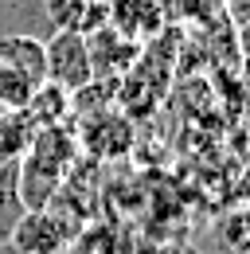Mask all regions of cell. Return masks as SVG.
Masks as SVG:
<instances>
[{
  "label": "cell",
  "mask_w": 250,
  "mask_h": 254,
  "mask_svg": "<svg viewBox=\"0 0 250 254\" xmlns=\"http://www.w3.org/2000/svg\"><path fill=\"white\" fill-rule=\"evenodd\" d=\"M223 235H227L231 251H243V247H247V215H239V211H235V215L227 219V231H223Z\"/></svg>",
  "instance_id": "cell-12"
},
{
  "label": "cell",
  "mask_w": 250,
  "mask_h": 254,
  "mask_svg": "<svg viewBox=\"0 0 250 254\" xmlns=\"http://www.w3.org/2000/svg\"><path fill=\"white\" fill-rule=\"evenodd\" d=\"M39 126L28 118V110H0V157H24Z\"/></svg>",
  "instance_id": "cell-9"
},
{
  "label": "cell",
  "mask_w": 250,
  "mask_h": 254,
  "mask_svg": "<svg viewBox=\"0 0 250 254\" xmlns=\"http://www.w3.org/2000/svg\"><path fill=\"white\" fill-rule=\"evenodd\" d=\"M184 254H199V251H191V247H188V251H184Z\"/></svg>",
  "instance_id": "cell-13"
},
{
  "label": "cell",
  "mask_w": 250,
  "mask_h": 254,
  "mask_svg": "<svg viewBox=\"0 0 250 254\" xmlns=\"http://www.w3.org/2000/svg\"><path fill=\"white\" fill-rule=\"evenodd\" d=\"M74 235H78V219L47 203V207L24 211L4 243L12 247V254H62L74 243Z\"/></svg>",
  "instance_id": "cell-2"
},
{
  "label": "cell",
  "mask_w": 250,
  "mask_h": 254,
  "mask_svg": "<svg viewBox=\"0 0 250 254\" xmlns=\"http://www.w3.org/2000/svg\"><path fill=\"white\" fill-rule=\"evenodd\" d=\"M35 86L39 82H31L28 74L0 63V110H24L31 102V94H35Z\"/></svg>",
  "instance_id": "cell-10"
},
{
  "label": "cell",
  "mask_w": 250,
  "mask_h": 254,
  "mask_svg": "<svg viewBox=\"0 0 250 254\" xmlns=\"http://www.w3.org/2000/svg\"><path fill=\"white\" fill-rule=\"evenodd\" d=\"M43 59H47V82H55L62 90H82L94 78L90 70V51H86V35L78 32H55L43 39Z\"/></svg>",
  "instance_id": "cell-3"
},
{
  "label": "cell",
  "mask_w": 250,
  "mask_h": 254,
  "mask_svg": "<svg viewBox=\"0 0 250 254\" xmlns=\"http://www.w3.org/2000/svg\"><path fill=\"white\" fill-rule=\"evenodd\" d=\"M86 4L90 0H43V12H47L51 32H78L82 28V16H86Z\"/></svg>",
  "instance_id": "cell-11"
},
{
  "label": "cell",
  "mask_w": 250,
  "mask_h": 254,
  "mask_svg": "<svg viewBox=\"0 0 250 254\" xmlns=\"http://www.w3.org/2000/svg\"><path fill=\"white\" fill-rule=\"evenodd\" d=\"M24 110H28V118L39 129L62 126L66 114H70V90H62V86H55V82H39L35 94H31V102L24 106Z\"/></svg>",
  "instance_id": "cell-8"
},
{
  "label": "cell",
  "mask_w": 250,
  "mask_h": 254,
  "mask_svg": "<svg viewBox=\"0 0 250 254\" xmlns=\"http://www.w3.org/2000/svg\"><path fill=\"white\" fill-rule=\"evenodd\" d=\"M86 51H90L94 78H122L125 70L133 66L137 51H141V43H133V39L118 35L110 24H106V28H98L94 35H86Z\"/></svg>",
  "instance_id": "cell-5"
},
{
  "label": "cell",
  "mask_w": 250,
  "mask_h": 254,
  "mask_svg": "<svg viewBox=\"0 0 250 254\" xmlns=\"http://www.w3.org/2000/svg\"><path fill=\"white\" fill-rule=\"evenodd\" d=\"M0 63L28 74L31 82H47V59H43V39L31 35H0Z\"/></svg>",
  "instance_id": "cell-6"
},
{
  "label": "cell",
  "mask_w": 250,
  "mask_h": 254,
  "mask_svg": "<svg viewBox=\"0 0 250 254\" xmlns=\"http://www.w3.org/2000/svg\"><path fill=\"white\" fill-rule=\"evenodd\" d=\"M78 153H82V137L66 122L62 126H47L31 137L28 153L20 157V199H24L28 211L47 207L55 199L59 184L74 172Z\"/></svg>",
  "instance_id": "cell-1"
},
{
  "label": "cell",
  "mask_w": 250,
  "mask_h": 254,
  "mask_svg": "<svg viewBox=\"0 0 250 254\" xmlns=\"http://www.w3.org/2000/svg\"><path fill=\"white\" fill-rule=\"evenodd\" d=\"M110 4V28L133 43H149L164 32V0H106Z\"/></svg>",
  "instance_id": "cell-4"
},
{
  "label": "cell",
  "mask_w": 250,
  "mask_h": 254,
  "mask_svg": "<svg viewBox=\"0 0 250 254\" xmlns=\"http://www.w3.org/2000/svg\"><path fill=\"white\" fill-rule=\"evenodd\" d=\"M28 207L20 199V157H0V243L12 235Z\"/></svg>",
  "instance_id": "cell-7"
}]
</instances>
